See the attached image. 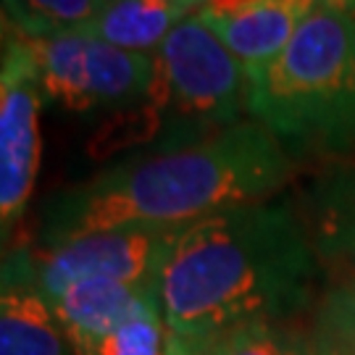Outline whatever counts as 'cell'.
<instances>
[{"label": "cell", "mask_w": 355, "mask_h": 355, "mask_svg": "<svg viewBox=\"0 0 355 355\" xmlns=\"http://www.w3.org/2000/svg\"><path fill=\"white\" fill-rule=\"evenodd\" d=\"M313 279V248L287 205H237L179 227L153 287L166 355L198 353L240 327L290 321L311 305Z\"/></svg>", "instance_id": "obj_1"}, {"label": "cell", "mask_w": 355, "mask_h": 355, "mask_svg": "<svg viewBox=\"0 0 355 355\" xmlns=\"http://www.w3.org/2000/svg\"><path fill=\"white\" fill-rule=\"evenodd\" d=\"M290 155L258 121L137 155L51 195L40 245L108 229H171L237 205L263 203L290 182Z\"/></svg>", "instance_id": "obj_2"}, {"label": "cell", "mask_w": 355, "mask_h": 355, "mask_svg": "<svg viewBox=\"0 0 355 355\" xmlns=\"http://www.w3.org/2000/svg\"><path fill=\"white\" fill-rule=\"evenodd\" d=\"M248 116L290 153L340 155L355 148V19L327 0L290 45L250 71Z\"/></svg>", "instance_id": "obj_3"}, {"label": "cell", "mask_w": 355, "mask_h": 355, "mask_svg": "<svg viewBox=\"0 0 355 355\" xmlns=\"http://www.w3.org/2000/svg\"><path fill=\"white\" fill-rule=\"evenodd\" d=\"M153 58L155 79L140 105L150 135L155 121H166L179 140L192 142L240 124L248 114V69L200 13L184 19Z\"/></svg>", "instance_id": "obj_4"}, {"label": "cell", "mask_w": 355, "mask_h": 355, "mask_svg": "<svg viewBox=\"0 0 355 355\" xmlns=\"http://www.w3.org/2000/svg\"><path fill=\"white\" fill-rule=\"evenodd\" d=\"M45 101L69 111H127L148 101L155 58L114 48L87 32L29 40Z\"/></svg>", "instance_id": "obj_5"}, {"label": "cell", "mask_w": 355, "mask_h": 355, "mask_svg": "<svg viewBox=\"0 0 355 355\" xmlns=\"http://www.w3.org/2000/svg\"><path fill=\"white\" fill-rule=\"evenodd\" d=\"M177 229L92 232L58 245H40L37 250H13L3 266L29 279L45 300H53L58 292L85 279L121 282L153 290L168 240Z\"/></svg>", "instance_id": "obj_6"}, {"label": "cell", "mask_w": 355, "mask_h": 355, "mask_svg": "<svg viewBox=\"0 0 355 355\" xmlns=\"http://www.w3.org/2000/svg\"><path fill=\"white\" fill-rule=\"evenodd\" d=\"M42 85L29 40L3 26L0 71V224L8 240L24 216L40 171V111Z\"/></svg>", "instance_id": "obj_7"}, {"label": "cell", "mask_w": 355, "mask_h": 355, "mask_svg": "<svg viewBox=\"0 0 355 355\" xmlns=\"http://www.w3.org/2000/svg\"><path fill=\"white\" fill-rule=\"evenodd\" d=\"M324 0H263L242 11H200V19L216 32L250 71H258L279 55L305 19Z\"/></svg>", "instance_id": "obj_8"}, {"label": "cell", "mask_w": 355, "mask_h": 355, "mask_svg": "<svg viewBox=\"0 0 355 355\" xmlns=\"http://www.w3.org/2000/svg\"><path fill=\"white\" fill-rule=\"evenodd\" d=\"M155 292L121 282L85 279L48 300L74 355H95L98 345Z\"/></svg>", "instance_id": "obj_9"}, {"label": "cell", "mask_w": 355, "mask_h": 355, "mask_svg": "<svg viewBox=\"0 0 355 355\" xmlns=\"http://www.w3.org/2000/svg\"><path fill=\"white\" fill-rule=\"evenodd\" d=\"M0 355H74L51 303L8 266L0 292Z\"/></svg>", "instance_id": "obj_10"}, {"label": "cell", "mask_w": 355, "mask_h": 355, "mask_svg": "<svg viewBox=\"0 0 355 355\" xmlns=\"http://www.w3.org/2000/svg\"><path fill=\"white\" fill-rule=\"evenodd\" d=\"M190 16L177 0H105L85 32L121 51L153 55Z\"/></svg>", "instance_id": "obj_11"}, {"label": "cell", "mask_w": 355, "mask_h": 355, "mask_svg": "<svg viewBox=\"0 0 355 355\" xmlns=\"http://www.w3.org/2000/svg\"><path fill=\"white\" fill-rule=\"evenodd\" d=\"M105 0H3V26L26 40L85 32Z\"/></svg>", "instance_id": "obj_12"}, {"label": "cell", "mask_w": 355, "mask_h": 355, "mask_svg": "<svg viewBox=\"0 0 355 355\" xmlns=\"http://www.w3.org/2000/svg\"><path fill=\"white\" fill-rule=\"evenodd\" d=\"M318 245L355 271V171L329 179L318 200Z\"/></svg>", "instance_id": "obj_13"}, {"label": "cell", "mask_w": 355, "mask_h": 355, "mask_svg": "<svg viewBox=\"0 0 355 355\" xmlns=\"http://www.w3.org/2000/svg\"><path fill=\"white\" fill-rule=\"evenodd\" d=\"M311 345L316 355H355V277L321 295Z\"/></svg>", "instance_id": "obj_14"}, {"label": "cell", "mask_w": 355, "mask_h": 355, "mask_svg": "<svg viewBox=\"0 0 355 355\" xmlns=\"http://www.w3.org/2000/svg\"><path fill=\"white\" fill-rule=\"evenodd\" d=\"M192 355H316L311 340H303L282 324H253L221 334Z\"/></svg>", "instance_id": "obj_15"}, {"label": "cell", "mask_w": 355, "mask_h": 355, "mask_svg": "<svg viewBox=\"0 0 355 355\" xmlns=\"http://www.w3.org/2000/svg\"><path fill=\"white\" fill-rule=\"evenodd\" d=\"M166 321L153 295L98 345L95 355H166Z\"/></svg>", "instance_id": "obj_16"}, {"label": "cell", "mask_w": 355, "mask_h": 355, "mask_svg": "<svg viewBox=\"0 0 355 355\" xmlns=\"http://www.w3.org/2000/svg\"><path fill=\"white\" fill-rule=\"evenodd\" d=\"M255 3H263V0H208V11H218V13H229V11H242L248 6H255Z\"/></svg>", "instance_id": "obj_17"}, {"label": "cell", "mask_w": 355, "mask_h": 355, "mask_svg": "<svg viewBox=\"0 0 355 355\" xmlns=\"http://www.w3.org/2000/svg\"><path fill=\"white\" fill-rule=\"evenodd\" d=\"M329 6H334L337 11H343V13H347L350 19H355V0H327Z\"/></svg>", "instance_id": "obj_18"}, {"label": "cell", "mask_w": 355, "mask_h": 355, "mask_svg": "<svg viewBox=\"0 0 355 355\" xmlns=\"http://www.w3.org/2000/svg\"><path fill=\"white\" fill-rule=\"evenodd\" d=\"M179 6H184L187 11H192V13H200L208 6V0H177Z\"/></svg>", "instance_id": "obj_19"}]
</instances>
